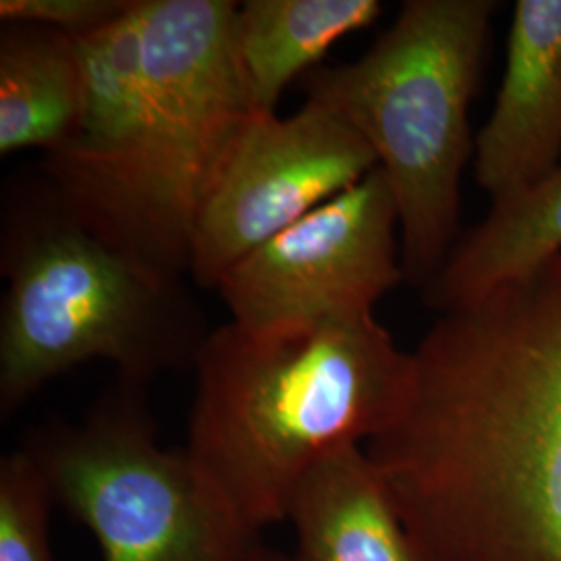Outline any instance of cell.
I'll list each match as a JSON object with an SVG mask.
<instances>
[{
	"instance_id": "1",
	"label": "cell",
	"mask_w": 561,
	"mask_h": 561,
	"mask_svg": "<svg viewBox=\"0 0 561 561\" xmlns=\"http://www.w3.org/2000/svg\"><path fill=\"white\" fill-rule=\"evenodd\" d=\"M431 561H561V254L442 312L366 443Z\"/></svg>"
},
{
	"instance_id": "2",
	"label": "cell",
	"mask_w": 561,
	"mask_h": 561,
	"mask_svg": "<svg viewBox=\"0 0 561 561\" xmlns=\"http://www.w3.org/2000/svg\"><path fill=\"white\" fill-rule=\"evenodd\" d=\"M194 368L183 451L204 497L261 539L310 468L396 421L412 352L375 314L268 333L229 322L208 333Z\"/></svg>"
},
{
	"instance_id": "3",
	"label": "cell",
	"mask_w": 561,
	"mask_h": 561,
	"mask_svg": "<svg viewBox=\"0 0 561 561\" xmlns=\"http://www.w3.org/2000/svg\"><path fill=\"white\" fill-rule=\"evenodd\" d=\"M0 268V414L85 362L144 387L194 360L210 331L181 280L92 233L44 178L7 194Z\"/></svg>"
},
{
	"instance_id": "4",
	"label": "cell",
	"mask_w": 561,
	"mask_h": 561,
	"mask_svg": "<svg viewBox=\"0 0 561 561\" xmlns=\"http://www.w3.org/2000/svg\"><path fill=\"white\" fill-rule=\"evenodd\" d=\"M493 15L491 0H410L360 59L306 78L308 99L340 113L375 152L398 202L403 275L422 289L458 243L474 148L468 108Z\"/></svg>"
},
{
	"instance_id": "5",
	"label": "cell",
	"mask_w": 561,
	"mask_h": 561,
	"mask_svg": "<svg viewBox=\"0 0 561 561\" xmlns=\"http://www.w3.org/2000/svg\"><path fill=\"white\" fill-rule=\"evenodd\" d=\"M233 0H141L144 85L113 248L167 279L190 275L208 198L256 115L233 46Z\"/></svg>"
},
{
	"instance_id": "6",
	"label": "cell",
	"mask_w": 561,
	"mask_h": 561,
	"mask_svg": "<svg viewBox=\"0 0 561 561\" xmlns=\"http://www.w3.org/2000/svg\"><path fill=\"white\" fill-rule=\"evenodd\" d=\"M144 387L117 382L83 421L48 422L23 451L102 561H248L250 537L208 502L183 449L157 442Z\"/></svg>"
},
{
	"instance_id": "7",
	"label": "cell",
	"mask_w": 561,
	"mask_h": 561,
	"mask_svg": "<svg viewBox=\"0 0 561 561\" xmlns=\"http://www.w3.org/2000/svg\"><path fill=\"white\" fill-rule=\"evenodd\" d=\"M398 231V202L377 167L238 262L217 291L252 333L375 314L405 279Z\"/></svg>"
},
{
	"instance_id": "8",
	"label": "cell",
	"mask_w": 561,
	"mask_h": 561,
	"mask_svg": "<svg viewBox=\"0 0 561 561\" xmlns=\"http://www.w3.org/2000/svg\"><path fill=\"white\" fill-rule=\"evenodd\" d=\"M379 167L360 134L321 102L254 115L202 206L190 275L215 287L245 256Z\"/></svg>"
},
{
	"instance_id": "9",
	"label": "cell",
	"mask_w": 561,
	"mask_h": 561,
	"mask_svg": "<svg viewBox=\"0 0 561 561\" xmlns=\"http://www.w3.org/2000/svg\"><path fill=\"white\" fill-rule=\"evenodd\" d=\"M81 65V108L71 134L44 154L41 173L65 208L108 243L144 85L141 0L101 30L76 38Z\"/></svg>"
},
{
	"instance_id": "10",
	"label": "cell",
	"mask_w": 561,
	"mask_h": 561,
	"mask_svg": "<svg viewBox=\"0 0 561 561\" xmlns=\"http://www.w3.org/2000/svg\"><path fill=\"white\" fill-rule=\"evenodd\" d=\"M561 162V0H518L502 88L474 141V180L491 202L547 180Z\"/></svg>"
},
{
	"instance_id": "11",
	"label": "cell",
	"mask_w": 561,
	"mask_h": 561,
	"mask_svg": "<svg viewBox=\"0 0 561 561\" xmlns=\"http://www.w3.org/2000/svg\"><path fill=\"white\" fill-rule=\"evenodd\" d=\"M285 522L296 533V561H431L366 445L340 447L310 468Z\"/></svg>"
},
{
	"instance_id": "12",
	"label": "cell",
	"mask_w": 561,
	"mask_h": 561,
	"mask_svg": "<svg viewBox=\"0 0 561 561\" xmlns=\"http://www.w3.org/2000/svg\"><path fill=\"white\" fill-rule=\"evenodd\" d=\"M379 0H245L233 46L256 115H275L285 88L345 36L379 20Z\"/></svg>"
},
{
	"instance_id": "13",
	"label": "cell",
	"mask_w": 561,
	"mask_h": 561,
	"mask_svg": "<svg viewBox=\"0 0 561 561\" xmlns=\"http://www.w3.org/2000/svg\"><path fill=\"white\" fill-rule=\"evenodd\" d=\"M561 254V162L535 187L493 202L489 215L458 240L424 289L433 310L447 312L518 279Z\"/></svg>"
},
{
	"instance_id": "14",
	"label": "cell",
	"mask_w": 561,
	"mask_h": 561,
	"mask_svg": "<svg viewBox=\"0 0 561 561\" xmlns=\"http://www.w3.org/2000/svg\"><path fill=\"white\" fill-rule=\"evenodd\" d=\"M81 108L76 41L32 23L0 27V154L59 148Z\"/></svg>"
},
{
	"instance_id": "15",
	"label": "cell",
	"mask_w": 561,
	"mask_h": 561,
	"mask_svg": "<svg viewBox=\"0 0 561 561\" xmlns=\"http://www.w3.org/2000/svg\"><path fill=\"white\" fill-rule=\"evenodd\" d=\"M53 505L50 486L27 451L0 460V561H55Z\"/></svg>"
},
{
	"instance_id": "16",
	"label": "cell",
	"mask_w": 561,
	"mask_h": 561,
	"mask_svg": "<svg viewBox=\"0 0 561 561\" xmlns=\"http://www.w3.org/2000/svg\"><path fill=\"white\" fill-rule=\"evenodd\" d=\"M134 0H0L2 23H32L81 38L119 20Z\"/></svg>"
},
{
	"instance_id": "17",
	"label": "cell",
	"mask_w": 561,
	"mask_h": 561,
	"mask_svg": "<svg viewBox=\"0 0 561 561\" xmlns=\"http://www.w3.org/2000/svg\"><path fill=\"white\" fill-rule=\"evenodd\" d=\"M248 561H296V558H294V556H285V553L275 551V549H271V547L259 542Z\"/></svg>"
}]
</instances>
